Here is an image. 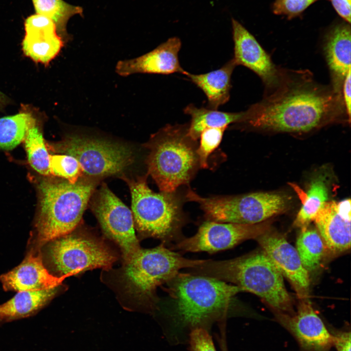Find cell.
Here are the masks:
<instances>
[{
    "label": "cell",
    "instance_id": "14",
    "mask_svg": "<svg viewBox=\"0 0 351 351\" xmlns=\"http://www.w3.org/2000/svg\"><path fill=\"white\" fill-rule=\"evenodd\" d=\"M255 239L283 276L292 284L299 299L309 298L310 278L296 248L276 231L268 229Z\"/></svg>",
    "mask_w": 351,
    "mask_h": 351
},
{
    "label": "cell",
    "instance_id": "25",
    "mask_svg": "<svg viewBox=\"0 0 351 351\" xmlns=\"http://www.w3.org/2000/svg\"><path fill=\"white\" fill-rule=\"evenodd\" d=\"M33 113L23 106L18 114L0 118V149L12 150L24 141L28 130L37 124Z\"/></svg>",
    "mask_w": 351,
    "mask_h": 351
},
{
    "label": "cell",
    "instance_id": "29",
    "mask_svg": "<svg viewBox=\"0 0 351 351\" xmlns=\"http://www.w3.org/2000/svg\"><path fill=\"white\" fill-rule=\"evenodd\" d=\"M50 174L63 178L72 183L83 176L82 169L77 159L66 154L50 155Z\"/></svg>",
    "mask_w": 351,
    "mask_h": 351
},
{
    "label": "cell",
    "instance_id": "33",
    "mask_svg": "<svg viewBox=\"0 0 351 351\" xmlns=\"http://www.w3.org/2000/svg\"><path fill=\"white\" fill-rule=\"evenodd\" d=\"M344 21L351 24V0H328Z\"/></svg>",
    "mask_w": 351,
    "mask_h": 351
},
{
    "label": "cell",
    "instance_id": "34",
    "mask_svg": "<svg viewBox=\"0 0 351 351\" xmlns=\"http://www.w3.org/2000/svg\"><path fill=\"white\" fill-rule=\"evenodd\" d=\"M334 344L337 351H351L350 332H340L333 334Z\"/></svg>",
    "mask_w": 351,
    "mask_h": 351
},
{
    "label": "cell",
    "instance_id": "12",
    "mask_svg": "<svg viewBox=\"0 0 351 351\" xmlns=\"http://www.w3.org/2000/svg\"><path fill=\"white\" fill-rule=\"evenodd\" d=\"M269 228L265 223L242 224L207 220L195 235L178 240L173 249L214 253L232 248L245 240L255 239Z\"/></svg>",
    "mask_w": 351,
    "mask_h": 351
},
{
    "label": "cell",
    "instance_id": "32",
    "mask_svg": "<svg viewBox=\"0 0 351 351\" xmlns=\"http://www.w3.org/2000/svg\"><path fill=\"white\" fill-rule=\"evenodd\" d=\"M192 351H216L211 336L202 327L194 328L190 334Z\"/></svg>",
    "mask_w": 351,
    "mask_h": 351
},
{
    "label": "cell",
    "instance_id": "6",
    "mask_svg": "<svg viewBox=\"0 0 351 351\" xmlns=\"http://www.w3.org/2000/svg\"><path fill=\"white\" fill-rule=\"evenodd\" d=\"M204 260L185 258L162 243L152 249H139L124 262L122 278L129 294L153 303L158 286L168 283L181 269L195 267Z\"/></svg>",
    "mask_w": 351,
    "mask_h": 351
},
{
    "label": "cell",
    "instance_id": "31",
    "mask_svg": "<svg viewBox=\"0 0 351 351\" xmlns=\"http://www.w3.org/2000/svg\"><path fill=\"white\" fill-rule=\"evenodd\" d=\"M320 0H274L272 11L276 15L285 16L289 20L300 16L314 2Z\"/></svg>",
    "mask_w": 351,
    "mask_h": 351
},
{
    "label": "cell",
    "instance_id": "17",
    "mask_svg": "<svg viewBox=\"0 0 351 351\" xmlns=\"http://www.w3.org/2000/svg\"><path fill=\"white\" fill-rule=\"evenodd\" d=\"M181 47L179 38H169L153 50L136 58L119 61L116 71L120 76L146 73L170 75L178 73L183 74L178 53Z\"/></svg>",
    "mask_w": 351,
    "mask_h": 351
},
{
    "label": "cell",
    "instance_id": "1",
    "mask_svg": "<svg viewBox=\"0 0 351 351\" xmlns=\"http://www.w3.org/2000/svg\"><path fill=\"white\" fill-rule=\"evenodd\" d=\"M243 113L240 123L277 132L306 133L333 122H351L342 92L316 81L305 70L281 68L277 84Z\"/></svg>",
    "mask_w": 351,
    "mask_h": 351
},
{
    "label": "cell",
    "instance_id": "2",
    "mask_svg": "<svg viewBox=\"0 0 351 351\" xmlns=\"http://www.w3.org/2000/svg\"><path fill=\"white\" fill-rule=\"evenodd\" d=\"M190 269L191 273L239 286L262 298L276 312H294L283 276L263 251L225 260H204Z\"/></svg>",
    "mask_w": 351,
    "mask_h": 351
},
{
    "label": "cell",
    "instance_id": "36",
    "mask_svg": "<svg viewBox=\"0 0 351 351\" xmlns=\"http://www.w3.org/2000/svg\"><path fill=\"white\" fill-rule=\"evenodd\" d=\"M9 102V98L0 91V110L2 109Z\"/></svg>",
    "mask_w": 351,
    "mask_h": 351
},
{
    "label": "cell",
    "instance_id": "19",
    "mask_svg": "<svg viewBox=\"0 0 351 351\" xmlns=\"http://www.w3.org/2000/svg\"><path fill=\"white\" fill-rule=\"evenodd\" d=\"M66 276H56L45 267L40 251L29 253L18 266L0 276L5 291H34L58 287Z\"/></svg>",
    "mask_w": 351,
    "mask_h": 351
},
{
    "label": "cell",
    "instance_id": "21",
    "mask_svg": "<svg viewBox=\"0 0 351 351\" xmlns=\"http://www.w3.org/2000/svg\"><path fill=\"white\" fill-rule=\"evenodd\" d=\"M236 65L232 58L220 68L201 74L185 71L183 75L205 94L207 98V108L217 110L230 98L231 77Z\"/></svg>",
    "mask_w": 351,
    "mask_h": 351
},
{
    "label": "cell",
    "instance_id": "18",
    "mask_svg": "<svg viewBox=\"0 0 351 351\" xmlns=\"http://www.w3.org/2000/svg\"><path fill=\"white\" fill-rule=\"evenodd\" d=\"M24 24L22 48L24 55L36 62L47 65L58 55L64 43L55 24L48 17L36 13L27 17Z\"/></svg>",
    "mask_w": 351,
    "mask_h": 351
},
{
    "label": "cell",
    "instance_id": "37",
    "mask_svg": "<svg viewBox=\"0 0 351 351\" xmlns=\"http://www.w3.org/2000/svg\"><path fill=\"white\" fill-rule=\"evenodd\" d=\"M0 322H1V320H0Z\"/></svg>",
    "mask_w": 351,
    "mask_h": 351
},
{
    "label": "cell",
    "instance_id": "30",
    "mask_svg": "<svg viewBox=\"0 0 351 351\" xmlns=\"http://www.w3.org/2000/svg\"><path fill=\"white\" fill-rule=\"evenodd\" d=\"M227 128L225 127H211L202 131L199 136V147L195 150L198 164L200 168H208V157L220 144Z\"/></svg>",
    "mask_w": 351,
    "mask_h": 351
},
{
    "label": "cell",
    "instance_id": "26",
    "mask_svg": "<svg viewBox=\"0 0 351 351\" xmlns=\"http://www.w3.org/2000/svg\"><path fill=\"white\" fill-rule=\"evenodd\" d=\"M36 14L50 18L55 24L57 32L64 43L70 39L67 31L69 20L78 14L83 16V9L63 0H32Z\"/></svg>",
    "mask_w": 351,
    "mask_h": 351
},
{
    "label": "cell",
    "instance_id": "9",
    "mask_svg": "<svg viewBox=\"0 0 351 351\" xmlns=\"http://www.w3.org/2000/svg\"><path fill=\"white\" fill-rule=\"evenodd\" d=\"M54 148L75 157L83 176L93 179L120 173L133 163L134 157L132 150L127 145L78 136L66 137Z\"/></svg>",
    "mask_w": 351,
    "mask_h": 351
},
{
    "label": "cell",
    "instance_id": "15",
    "mask_svg": "<svg viewBox=\"0 0 351 351\" xmlns=\"http://www.w3.org/2000/svg\"><path fill=\"white\" fill-rule=\"evenodd\" d=\"M234 58L236 66L242 65L254 72L261 79L265 92L278 83L281 68L276 66L270 55L254 37L238 21L232 18Z\"/></svg>",
    "mask_w": 351,
    "mask_h": 351
},
{
    "label": "cell",
    "instance_id": "20",
    "mask_svg": "<svg viewBox=\"0 0 351 351\" xmlns=\"http://www.w3.org/2000/svg\"><path fill=\"white\" fill-rule=\"evenodd\" d=\"M351 25L344 21L330 27L323 38V52L330 73V85L339 92H342L344 80L351 70Z\"/></svg>",
    "mask_w": 351,
    "mask_h": 351
},
{
    "label": "cell",
    "instance_id": "5",
    "mask_svg": "<svg viewBox=\"0 0 351 351\" xmlns=\"http://www.w3.org/2000/svg\"><path fill=\"white\" fill-rule=\"evenodd\" d=\"M189 125H167L153 135L147 144L148 174L160 192L174 193L190 180L198 163Z\"/></svg>",
    "mask_w": 351,
    "mask_h": 351
},
{
    "label": "cell",
    "instance_id": "8",
    "mask_svg": "<svg viewBox=\"0 0 351 351\" xmlns=\"http://www.w3.org/2000/svg\"><path fill=\"white\" fill-rule=\"evenodd\" d=\"M186 198L199 204L207 220L242 224L261 223L286 210L290 201L289 196L278 193L205 197L191 190Z\"/></svg>",
    "mask_w": 351,
    "mask_h": 351
},
{
    "label": "cell",
    "instance_id": "7",
    "mask_svg": "<svg viewBox=\"0 0 351 351\" xmlns=\"http://www.w3.org/2000/svg\"><path fill=\"white\" fill-rule=\"evenodd\" d=\"M131 195L135 227L142 235L167 243L178 240L182 214L178 199L174 193H156L146 179L124 178Z\"/></svg>",
    "mask_w": 351,
    "mask_h": 351
},
{
    "label": "cell",
    "instance_id": "22",
    "mask_svg": "<svg viewBox=\"0 0 351 351\" xmlns=\"http://www.w3.org/2000/svg\"><path fill=\"white\" fill-rule=\"evenodd\" d=\"M57 289L18 292L11 299L0 305L1 322L25 318L35 314L54 297Z\"/></svg>",
    "mask_w": 351,
    "mask_h": 351
},
{
    "label": "cell",
    "instance_id": "23",
    "mask_svg": "<svg viewBox=\"0 0 351 351\" xmlns=\"http://www.w3.org/2000/svg\"><path fill=\"white\" fill-rule=\"evenodd\" d=\"M183 112L191 117L187 134L194 141L198 139L204 129L211 127H228L231 124L239 123L243 117V112H223L207 107L198 108L193 104L186 106Z\"/></svg>",
    "mask_w": 351,
    "mask_h": 351
},
{
    "label": "cell",
    "instance_id": "3",
    "mask_svg": "<svg viewBox=\"0 0 351 351\" xmlns=\"http://www.w3.org/2000/svg\"><path fill=\"white\" fill-rule=\"evenodd\" d=\"M96 183L86 177L75 183L49 179L39 182V209L35 224L37 249L74 230L95 190Z\"/></svg>",
    "mask_w": 351,
    "mask_h": 351
},
{
    "label": "cell",
    "instance_id": "16",
    "mask_svg": "<svg viewBox=\"0 0 351 351\" xmlns=\"http://www.w3.org/2000/svg\"><path fill=\"white\" fill-rule=\"evenodd\" d=\"M351 205L350 199L337 202L327 201L317 212L313 221L327 249L339 254L351 248Z\"/></svg>",
    "mask_w": 351,
    "mask_h": 351
},
{
    "label": "cell",
    "instance_id": "13",
    "mask_svg": "<svg viewBox=\"0 0 351 351\" xmlns=\"http://www.w3.org/2000/svg\"><path fill=\"white\" fill-rule=\"evenodd\" d=\"M277 321L295 338L304 351H329L334 336L314 310L309 298L300 299L296 312H276Z\"/></svg>",
    "mask_w": 351,
    "mask_h": 351
},
{
    "label": "cell",
    "instance_id": "35",
    "mask_svg": "<svg viewBox=\"0 0 351 351\" xmlns=\"http://www.w3.org/2000/svg\"><path fill=\"white\" fill-rule=\"evenodd\" d=\"M342 94L347 114L351 119V70L349 71L344 80Z\"/></svg>",
    "mask_w": 351,
    "mask_h": 351
},
{
    "label": "cell",
    "instance_id": "4",
    "mask_svg": "<svg viewBox=\"0 0 351 351\" xmlns=\"http://www.w3.org/2000/svg\"><path fill=\"white\" fill-rule=\"evenodd\" d=\"M176 317L184 326H196L225 314L240 287L208 276L178 273L168 283Z\"/></svg>",
    "mask_w": 351,
    "mask_h": 351
},
{
    "label": "cell",
    "instance_id": "10",
    "mask_svg": "<svg viewBox=\"0 0 351 351\" xmlns=\"http://www.w3.org/2000/svg\"><path fill=\"white\" fill-rule=\"evenodd\" d=\"M48 255L60 276L66 277L96 268L109 269L117 259L101 241L72 232L50 241Z\"/></svg>",
    "mask_w": 351,
    "mask_h": 351
},
{
    "label": "cell",
    "instance_id": "28",
    "mask_svg": "<svg viewBox=\"0 0 351 351\" xmlns=\"http://www.w3.org/2000/svg\"><path fill=\"white\" fill-rule=\"evenodd\" d=\"M24 141L28 160L31 167L41 175H50V155L37 124L28 130Z\"/></svg>",
    "mask_w": 351,
    "mask_h": 351
},
{
    "label": "cell",
    "instance_id": "27",
    "mask_svg": "<svg viewBox=\"0 0 351 351\" xmlns=\"http://www.w3.org/2000/svg\"><path fill=\"white\" fill-rule=\"evenodd\" d=\"M301 230L296 249L303 267L309 273L318 268L326 247L317 229L308 226Z\"/></svg>",
    "mask_w": 351,
    "mask_h": 351
},
{
    "label": "cell",
    "instance_id": "24",
    "mask_svg": "<svg viewBox=\"0 0 351 351\" xmlns=\"http://www.w3.org/2000/svg\"><path fill=\"white\" fill-rule=\"evenodd\" d=\"M327 183L325 175H320L312 180L306 193L299 192L302 205L294 221V226L304 229L313 221L317 212L328 201Z\"/></svg>",
    "mask_w": 351,
    "mask_h": 351
},
{
    "label": "cell",
    "instance_id": "11",
    "mask_svg": "<svg viewBox=\"0 0 351 351\" xmlns=\"http://www.w3.org/2000/svg\"><path fill=\"white\" fill-rule=\"evenodd\" d=\"M92 203V209L104 234L120 247L124 262L140 247L135 232L131 210L103 183Z\"/></svg>",
    "mask_w": 351,
    "mask_h": 351
}]
</instances>
